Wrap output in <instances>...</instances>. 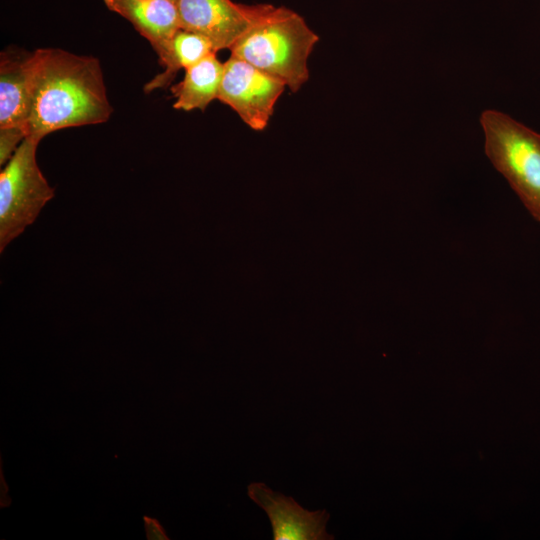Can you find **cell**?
I'll return each instance as SVG.
<instances>
[{
  "mask_svg": "<svg viewBox=\"0 0 540 540\" xmlns=\"http://www.w3.org/2000/svg\"><path fill=\"white\" fill-rule=\"evenodd\" d=\"M223 69L224 63L218 60L216 52L185 69L183 80L171 87L176 99L173 107L184 111H204L218 97Z\"/></svg>",
  "mask_w": 540,
  "mask_h": 540,
  "instance_id": "30bf717a",
  "label": "cell"
},
{
  "mask_svg": "<svg viewBox=\"0 0 540 540\" xmlns=\"http://www.w3.org/2000/svg\"><path fill=\"white\" fill-rule=\"evenodd\" d=\"M31 107L26 137L101 124L111 116L100 62L57 48L30 54Z\"/></svg>",
  "mask_w": 540,
  "mask_h": 540,
  "instance_id": "6da1fadb",
  "label": "cell"
},
{
  "mask_svg": "<svg viewBox=\"0 0 540 540\" xmlns=\"http://www.w3.org/2000/svg\"><path fill=\"white\" fill-rule=\"evenodd\" d=\"M286 87L281 80L230 56L224 63L217 100L235 111L251 129L262 131Z\"/></svg>",
  "mask_w": 540,
  "mask_h": 540,
  "instance_id": "5b68a950",
  "label": "cell"
},
{
  "mask_svg": "<svg viewBox=\"0 0 540 540\" xmlns=\"http://www.w3.org/2000/svg\"><path fill=\"white\" fill-rule=\"evenodd\" d=\"M26 138L24 130L15 127L0 128V164L5 165Z\"/></svg>",
  "mask_w": 540,
  "mask_h": 540,
  "instance_id": "7c38bea8",
  "label": "cell"
},
{
  "mask_svg": "<svg viewBox=\"0 0 540 540\" xmlns=\"http://www.w3.org/2000/svg\"><path fill=\"white\" fill-rule=\"evenodd\" d=\"M480 124L487 157L537 219L540 215V133L494 109L482 112Z\"/></svg>",
  "mask_w": 540,
  "mask_h": 540,
  "instance_id": "3957f363",
  "label": "cell"
},
{
  "mask_svg": "<svg viewBox=\"0 0 540 540\" xmlns=\"http://www.w3.org/2000/svg\"><path fill=\"white\" fill-rule=\"evenodd\" d=\"M172 1H175V2H177L178 0H172Z\"/></svg>",
  "mask_w": 540,
  "mask_h": 540,
  "instance_id": "2e32d148",
  "label": "cell"
},
{
  "mask_svg": "<svg viewBox=\"0 0 540 540\" xmlns=\"http://www.w3.org/2000/svg\"><path fill=\"white\" fill-rule=\"evenodd\" d=\"M31 107L30 54L1 53L0 128L25 131Z\"/></svg>",
  "mask_w": 540,
  "mask_h": 540,
  "instance_id": "9c48e42d",
  "label": "cell"
},
{
  "mask_svg": "<svg viewBox=\"0 0 540 540\" xmlns=\"http://www.w3.org/2000/svg\"><path fill=\"white\" fill-rule=\"evenodd\" d=\"M536 220L540 223V215H539V217H538Z\"/></svg>",
  "mask_w": 540,
  "mask_h": 540,
  "instance_id": "9a60e30c",
  "label": "cell"
},
{
  "mask_svg": "<svg viewBox=\"0 0 540 540\" xmlns=\"http://www.w3.org/2000/svg\"><path fill=\"white\" fill-rule=\"evenodd\" d=\"M1 473H0V478H1V508L3 507H7L10 505V502H11V499L10 497L8 496V485L6 484L5 482V479L3 478V471H2V465H1Z\"/></svg>",
  "mask_w": 540,
  "mask_h": 540,
  "instance_id": "5bb4252c",
  "label": "cell"
},
{
  "mask_svg": "<svg viewBox=\"0 0 540 540\" xmlns=\"http://www.w3.org/2000/svg\"><path fill=\"white\" fill-rule=\"evenodd\" d=\"M247 494L268 515L274 540L334 539L326 531L330 518L326 510H306L292 497L274 492L261 482L249 484Z\"/></svg>",
  "mask_w": 540,
  "mask_h": 540,
  "instance_id": "52a82bcc",
  "label": "cell"
},
{
  "mask_svg": "<svg viewBox=\"0 0 540 540\" xmlns=\"http://www.w3.org/2000/svg\"><path fill=\"white\" fill-rule=\"evenodd\" d=\"M40 141L26 137L0 173V251L32 224L54 197L36 160Z\"/></svg>",
  "mask_w": 540,
  "mask_h": 540,
  "instance_id": "277c9868",
  "label": "cell"
},
{
  "mask_svg": "<svg viewBox=\"0 0 540 540\" xmlns=\"http://www.w3.org/2000/svg\"><path fill=\"white\" fill-rule=\"evenodd\" d=\"M213 52L216 51L206 37L180 28L159 58L164 70L145 84L144 91L150 93L169 86L180 69L189 68Z\"/></svg>",
  "mask_w": 540,
  "mask_h": 540,
  "instance_id": "8fae6325",
  "label": "cell"
},
{
  "mask_svg": "<svg viewBox=\"0 0 540 540\" xmlns=\"http://www.w3.org/2000/svg\"><path fill=\"white\" fill-rule=\"evenodd\" d=\"M147 540H169L161 522L151 516L142 517Z\"/></svg>",
  "mask_w": 540,
  "mask_h": 540,
  "instance_id": "4fadbf2b",
  "label": "cell"
},
{
  "mask_svg": "<svg viewBox=\"0 0 540 540\" xmlns=\"http://www.w3.org/2000/svg\"><path fill=\"white\" fill-rule=\"evenodd\" d=\"M181 28L206 37L215 51L230 49L263 11L265 4L232 0H178Z\"/></svg>",
  "mask_w": 540,
  "mask_h": 540,
  "instance_id": "8992f818",
  "label": "cell"
},
{
  "mask_svg": "<svg viewBox=\"0 0 540 540\" xmlns=\"http://www.w3.org/2000/svg\"><path fill=\"white\" fill-rule=\"evenodd\" d=\"M319 40L304 18L286 7L265 4L258 18L229 49L297 92L309 79L308 59Z\"/></svg>",
  "mask_w": 540,
  "mask_h": 540,
  "instance_id": "7a4b0ae2",
  "label": "cell"
},
{
  "mask_svg": "<svg viewBox=\"0 0 540 540\" xmlns=\"http://www.w3.org/2000/svg\"><path fill=\"white\" fill-rule=\"evenodd\" d=\"M106 7L128 20L160 58L181 28L177 2L172 0H103Z\"/></svg>",
  "mask_w": 540,
  "mask_h": 540,
  "instance_id": "ba28073f",
  "label": "cell"
}]
</instances>
